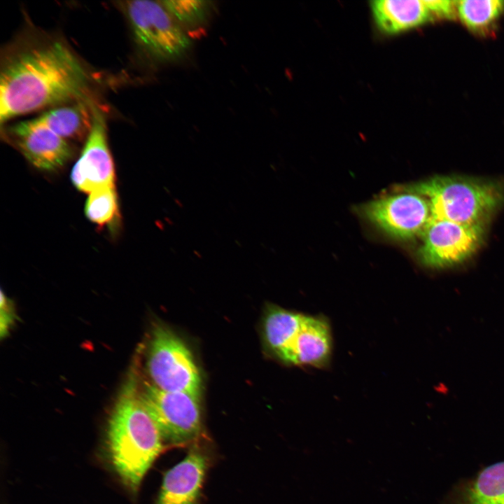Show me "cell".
Here are the masks:
<instances>
[{
  "instance_id": "cell-17",
  "label": "cell",
  "mask_w": 504,
  "mask_h": 504,
  "mask_svg": "<svg viewBox=\"0 0 504 504\" xmlns=\"http://www.w3.org/2000/svg\"><path fill=\"white\" fill-rule=\"evenodd\" d=\"M457 15L472 32L486 36L491 35L504 13L503 0L456 1Z\"/></svg>"
},
{
  "instance_id": "cell-5",
  "label": "cell",
  "mask_w": 504,
  "mask_h": 504,
  "mask_svg": "<svg viewBox=\"0 0 504 504\" xmlns=\"http://www.w3.org/2000/svg\"><path fill=\"white\" fill-rule=\"evenodd\" d=\"M141 398L167 447H183L203 440L200 395L161 390L145 383Z\"/></svg>"
},
{
  "instance_id": "cell-13",
  "label": "cell",
  "mask_w": 504,
  "mask_h": 504,
  "mask_svg": "<svg viewBox=\"0 0 504 504\" xmlns=\"http://www.w3.org/2000/svg\"><path fill=\"white\" fill-rule=\"evenodd\" d=\"M370 7L377 26L388 34L434 21L424 1L377 0L372 1Z\"/></svg>"
},
{
  "instance_id": "cell-12",
  "label": "cell",
  "mask_w": 504,
  "mask_h": 504,
  "mask_svg": "<svg viewBox=\"0 0 504 504\" xmlns=\"http://www.w3.org/2000/svg\"><path fill=\"white\" fill-rule=\"evenodd\" d=\"M332 344L327 319L304 315L300 330L281 360L291 365L323 368L330 362Z\"/></svg>"
},
{
  "instance_id": "cell-10",
  "label": "cell",
  "mask_w": 504,
  "mask_h": 504,
  "mask_svg": "<svg viewBox=\"0 0 504 504\" xmlns=\"http://www.w3.org/2000/svg\"><path fill=\"white\" fill-rule=\"evenodd\" d=\"M5 136L31 164L40 169L51 171L59 168L72 155L69 141L36 118L8 126L5 130Z\"/></svg>"
},
{
  "instance_id": "cell-19",
  "label": "cell",
  "mask_w": 504,
  "mask_h": 504,
  "mask_svg": "<svg viewBox=\"0 0 504 504\" xmlns=\"http://www.w3.org/2000/svg\"><path fill=\"white\" fill-rule=\"evenodd\" d=\"M161 3L173 18L188 26L204 22L211 7L209 1L167 0Z\"/></svg>"
},
{
  "instance_id": "cell-21",
  "label": "cell",
  "mask_w": 504,
  "mask_h": 504,
  "mask_svg": "<svg viewBox=\"0 0 504 504\" xmlns=\"http://www.w3.org/2000/svg\"><path fill=\"white\" fill-rule=\"evenodd\" d=\"M11 305L10 301L1 291L0 306V332L1 337H4L7 334L10 327L13 323L15 318V314Z\"/></svg>"
},
{
  "instance_id": "cell-14",
  "label": "cell",
  "mask_w": 504,
  "mask_h": 504,
  "mask_svg": "<svg viewBox=\"0 0 504 504\" xmlns=\"http://www.w3.org/2000/svg\"><path fill=\"white\" fill-rule=\"evenodd\" d=\"M94 103L92 98H88L57 106L36 118L67 141L81 140L90 132Z\"/></svg>"
},
{
  "instance_id": "cell-16",
  "label": "cell",
  "mask_w": 504,
  "mask_h": 504,
  "mask_svg": "<svg viewBox=\"0 0 504 504\" xmlns=\"http://www.w3.org/2000/svg\"><path fill=\"white\" fill-rule=\"evenodd\" d=\"M304 315L281 307H272L264 323L265 337L270 349L280 359L301 327Z\"/></svg>"
},
{
  "instance_id": "cell-11",
  "label": "cell",
  "mask_w": 504,
  "mask_h": 504,
  "mask_svg": "<svg viewBox=\"0 0 504 504\" xmlns=\"http://www.w3.org/2000/svg\"><path fill=\"white\" fill-rule=\"evenodd\" d=\"M202 440L191 444L185 458L166 472L155 504L199 503L210 465Z\"/></svg>"
},
{
  "instance_id": "cell-1",
  "label": "cell",
  "mask_w": 504,
  "mask_h": 504,
  "mask_svg": "<svg viewBox=\"0 0 504 504\" xmlns=\"http://www.w3.org/2000/svg\"><path fill=\"white\" fill-rule=\"evenodd\" d=\"M88 68L61 37L28 31L8 44L0 64V121L92 98Z\"/></svg>"
},
{
  "instance_id": "cell-3",
  "label": "cell",
  "mask_w": 504,
  "mask_h": 504,
  "mask_svg": "<svg viewBox=\"0 0 504 504\" xmlns=\"http://www.w3.org/2000/svg\"><path fill=\"white\" fill-rule=\"evenodd\" d=\"M426 197L433 218L484 225L504 201L498 183L455 176H436L407 188Z\"/></svg>"
},
{
  "instance_id": "cell-18",
  "label": "cell",
  "mask_w": 504,
  "mask_h": 504,
  "mask_svg": "<svg viewBox=\"0 0 504 504\" xmlns=\"http://www.w3.org/2000/svg\"><path fill=\"white\" fill-rule=\"evenodd\" d=\"M85 214L90 221L99 225L111 224L118 214L115 186L100 188L90 192L85 204Z\"/></svg>"
},
{
  "instance_id": "cell-6",
  "label": "cell",
  "mask_w": 504,
  "mask_h": 504,
  "mask_svg": "<svg viewBox=\"0 0 504 504\" xmlns=\"http://www.w3.org/2000/svg\"><path fill=\"white\" fill-rule=\"evenodd\" d=\"M147 365L155 387L200 395L201 377L190 351L164 326H157L153 331Z\"/></svg>"
},
{
  "instance_id": "cell-4",
  "label": "cell",
  "mask_w": 504,
  "mask_h": 504,
  "mask_svg": "<svg viewBox=\"0 0 504 504\" xmlns=\"http://www.w3.org/2000/svg\"><path fill=\"white\" fill-rule=\"evenodd\" d=\"M118 4L136 44L151 58L161 62L173 61L189 50L190 38L161 1L140 0Z\"/></svg>"
},
{
  "instance_id": "cell-8",
  "label": "cell",
  "mask_w": 504,
  "mask_h": 504,
  "mask_svg": "<svg viewBox=\"0 0 504 504\" xmlns=\"http://www.w3.org/2000/svg\"><path fill=\"white\" fill-rule=\"evenodd\" d=\"M362 213L387 234L403 240L421 236L433 218L428 200L407 190L365 204Z\"/></svg>"
},
{
  "instance_id": "cell-20",
  "label": "cell",
  "mask_w": 504,
  "mask_h": 504,
  "mask_svg": "<svg viewBox=\"0 0 504 504\" xmlns=\"http://www.w3.org/2000/svg\"><path fill=\"white\" fill-rule=\"evenodd\" d=\"M424 1L434 20L436 19L453 20L457 16L456 1L426 0Z\"/></svg>"
},
{
  "instance_id": "cell-2",
  "label": "cell",
  "mask_w": 504,
  "mask_h": 504,
  "mask_svg": "<svg viewBox=\"0 0 504 504\" xmlns=\"http://www.w3.org/2000/svg\"><path fill=\"white\" fill-rule=\"evenodd\" d=\"M106 444L114 470L134 493L155 459L168 448L137 391L135 378L129 379L112 410Z\"/></svg>"
},
{
  "instance_id": "cell-9",
  "label": "cell",
  "mask_w": 504,
  "mask_h": 504,
  "mask_svg": "<svg viewBox=\"0 0 504 504\" xmlns=\"http://www.w3.org/2000/svg\"><path fill=\"white\" fill-rule=\"evenodd\" d=\"M71 179L79 190L88 193L114 186L115 168L108 144L106 115L96 103L91 128L80 158L73 167Z\"/></svg>"
},
{
  "instance_id": "cell-15",
  "label": "cell",
  "mask_w": 504,
  "mask_h": 504,
  "mask_svg": "<svg viewBox=\"0 0 504 504\" xmlns=\"http://www.w3.org/2000/svg\"><path fill=\"white\" fill-rule=\"evenodd\" d=\"M451 504H504V461L486 466L466 482Z\"/></svg>"
},
{
  "instance_id": "cell-7",
  "label": "cell",
  "mask_w": 504,
  "mask_h": 504,
  "mask_svg": "<svg viewBox=\"0 0 504 504\" xmlns=\"http://www.w3.org/2000/svg\"><path fill=\"white\" fill-rule=\"evenodd\" d=\"M484 225H468L433 218L422 234L418 257L425 266L442 269L461 264L480 246Z\"/></svg>"
}]
</instances>
